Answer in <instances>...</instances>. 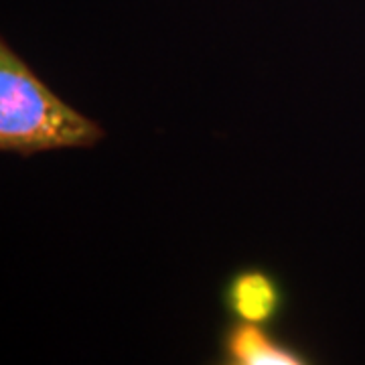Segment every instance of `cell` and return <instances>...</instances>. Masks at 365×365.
Here are the masks:
<instances>
[{"mask_svg": "<svg viewBox=\"0 0 365 365\" xmlns=\"http://www.w3.org/2000/svg\"><path fill=\"white\" fill-rule=\"evenodd\" d=\"M104 130L57 98L16 53L0 45V150L35 155L88 148Z\"/></svg>", "mask_w": 365, "mask_h": 365, "instance_id": "6da1fadb", "label": "cell"}, {"mask_svg": "<svg viewBox=\"0 0 365 365\" xmlns=\"http://www.w3.org/2000/svg\"><path fill=\"white\" fill-rule=\"evenodd\" d=\"M225 307L237 321L268 325L278 317L284 297L272 274L250 268L237 272L225 288Z\"/></svg>", "mask_w": 365, "mask_h": 365, "instance_id": "7a4b0ae2", "label": "cell"}, {"mask_svg": "<svg viewBox=\"0 0 365 365\" xmlns=\"http://www.w3.org/2000/svg\"><path fill=\"white\" fill-rule=\"evenodd\" d=\"M264 325L237 321L223 337V355L235 365H299L304 355L262 329Z\"/></svg>", "mask_w": 365, "mask_h": 365, "instance_id": "3957f363", "label": "cell"}]
</instances>
